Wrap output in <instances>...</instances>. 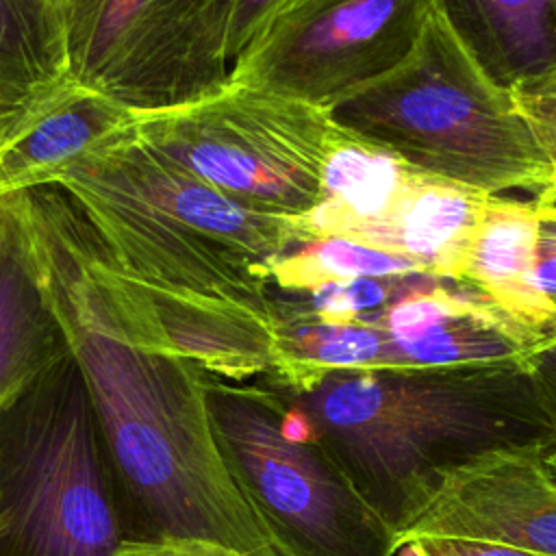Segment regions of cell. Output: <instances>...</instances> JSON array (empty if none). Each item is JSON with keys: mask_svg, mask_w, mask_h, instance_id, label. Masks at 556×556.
<instances>
[{"mask_svg": "<svg viewBox=\"0 0 556 556\" xmlns=\"http://www.w3.org/2000/svg\"><path fill=\"white\" fill-rule=\"evenodd\" d=\"M543 467H545L547 476H549V478L554 480V484H556V445H552V447L545 450V454H543Z\"/></svg>", "mask_w": 556, "mask_h": 556, "instance_id": "83f0119b", "label": "cell"}, {"mask_svg": "<svg viewBox=\"0 0 556 556\" xmlns=\"http://www.w3.org/2000/svg\"><path fill=\"white\" fill-rule=\"evenodd\" d=\"M415 172L391 148L341 126L321 167L319 202L295 219L308 237L356 239L389 211Z\"/></svg>", "mask_w": 556, "mask_h": 556, "instance_id": "e0dca14e", "label": "cell"}, {"mask_svg": "<svg viewBox=\"0 0 556 556\" xmlns=\"http://www.w3.org/2000/svg\"><path fill=\"white\" fill-rule=\"evenodd\" d=\"M137 115L72 76L0 146V200L48 187L54 178Z\"/></svg>", "mask_w": 556, "mask_h": 556, "instance_id": "4fadbf2b", "label": "cell"}, {"mask_svg": "<svg viewBox=\"0 0 556 556\" xmlns=\"http://www.w3.org/2000/svg\"><path fill=\"white\" fill-rule=\"evenodd\" d=\"M421 276V274H419ZM415 276H363L319 287L300 300L306 311L334 321H371Z\"/></svg>", "mask_w": 556, "mask_h": 556, "instance_id": "44dd1931", "label": "cell"}, {"mask_svg": "<svg viewBox=\"0 0 556 556\" xmlns=\"http://www.w3.org/2000/svg\"><path fill=\"white\" fill-rule=\"evenodd\" d=\"M539 213L532 200L489 195L460 258L456 280L489 295L497 306L543 332L556 308L534 289Z\"/></svg>", "mask_w": 556, "mask_h": 556, "instance_id": "9a60e30c", "label": "cell"}, {"mask_svg": "<svg viewBox=\"0 0 556 556\" xmlns=\"http://www.w3.org/2000/svg\"><path fill=\"white\" fill-rule=\"evenodd\" d=\"M17 195L89 408L159 532L211 539L243 556H280L217 441L208 376L172 345L61 189Z\"/></svg>", "mask_w": 556, "mask_h": 556, "instance_id": "6da1fadb", "label": "cell"}, {"mask_svg": "<svg viewBox=\"0 0 556 556\" xmlns=\"http://www.w3.org/2000/svg\"><path fill=\"white\" fill-rule=\"evenodd\" d=\"M339 128L328 109L235 83L135 119L152 150L245 208L278 217H302L317 206Z\"/></svg>", "mask_w": 556, "mask_h": 556, "instance_id": "8992f818", "label": "cell"}, {"mask_svg": "<svg viewBox=\"0 0 556 556\" xmlns=\"http://www.w3.org/2000/svg\"><path fill=\"white\" fill-rule=\"evenodd\" d=\"M404 547H408L410 556H539L504 545L454 539H415L408 541Z\"/></svg>", "mask_w": 556, "mask_h": 556, "instance_id": "484cf974", "label": "cell"}, {"mask_svg": "<svg viewBox=\"0 0 556 556\" xmlns=\"http://www.w3.org/2000/svg\"><path fill=\"white\" fill-rule=\"evenodd\" d=\"M539 239L534 261V289L556 308V180L534 195Z\"/></svg>", "mask_w": 556, "mask_h": 556, "instance_id": "603a6c76", "label": "cell"}, {"mask_svg": "<svg viewBox=\"0 0 556 556\" xmlns=\"http://www.w3.org/2000/svg\"><path fill=\"white\" fill-rule=\"evenodd\" d=\"M232 0H65L70 76L150 115L228 85Z\"/></svg>", "mask_w": 556, "mask_h": 556, "instance_id": "52a82bcc", "label": "cell"}, {"mask_svg": "<svg viewBox=\"0 0 556 556\" xmlns=\"http://www.w3.org/2000/svg\"><path fill=\"white\" fill-rule=\"evenodd\" d=\"M397 536L445 478L495 450L549 447L528 361L332 371L304 389L261 376Z\"/></svg>", "mask_w": 556, "mask_h": 556, "instance_id": "3957f363", "label": "cell"}, {"mask_svg": "<svg viewBox=\"0 0 556 556\" xmlns=\"http://www.w3.org/2000/svg\"><path fill=\"white\" fill-rule=\"evenodd\" d=\"M371 324L384 334L382 367L528 361L549 341L476 287L432 276H415Z\"/></svg>", "mask_w": 556, "mask_h": 556, "instance_id": "8fae6325", "label": "cell"}, {"mask_svg": "<svg viewBox=\"0 0 556 556\" xmlns=\"http://www.w3.org/2000/svg\"><path fill=\"white\" fill-rule=\"evenodd\" d=\"M48 2H52L59 11H61V9H63V4H65V0H48Z\"/></svg>", "mask_w": 556, "mask_h": 556, "instance_id": "4dcf8cb0", "label": "cell"}, {"mask_svg": "<svg viewBox=\"0 0 556 556\" xmlns=\"http://www.w3.org/2000/svg\"><path fill=\"white\" fill-rule=\"evenodd\" d=\"M545 450H495L460 465L402 532V547L454 539L556 556V484L543 467Z\"/></svg>", "mask_w": 556, "mask_h": 556, "instance_id": "30bf717a", "label": "cell"}, {"mask_svg": "<svg viewBox=\"0 0 556 556\" xmlns=\"http://www.w3.org/2000/svg\"><path fill=\"white\" fill-rule=\"evenodd\" d=\"M87 219L167 339L211 311L276 319L271 263L306 241L295 217L265 215L165 159L135 124L52 182Z\"/></svg>", "mask_w": 556, "mask_h": 556, "instance_id": "7a4b0ae2", "label": "cell"}, {"mask_svg": "<svg viewBox=\"0 0 556 556\" xmlns=\"http://www.w3.org/2000/svg\"><path fill=\"white\" fill-rule=\"evenodd\" d=\"M89 410L74 391L26 432L11 495L4 493L9 534L26 556H113L122 541Z\"/></svg>", "mask_w": 556, "mask_h": 556, "instance_id": "9c48e42d", "label": "cell"}, {"mask_svg": "<svg viewBox=\"0 0 556 556\" xmlns=\"http://www.w3.org/2000/svg\"><path fill=\"white\" fill-rule=\"evenodd\" d=\"M222 452L280 556H395V530L367 504L304 417L265 380L208 376Z\"/></svg>", "mask_w": 556, "mask_h": 556, "instance_id": "5b68a950", "label": "cell"}, {"mask_svg": "<svg viewBox=\"0 0 556 556\" xmlns=\"http://www.w3.org/2000/svg\"><path fill=\"white\" fill-rule=\"evenodd\" d=\"M530 371L534 376L543 410L552 426V441L556 445V339L539 345L528 358Z\"/></svg>", "mask_w": 556, "mask_h": 556, "instance_id": "4316f807", "label": "cell"}, {"mask_svg": "<svg viewBox=\"0 0 556 556\" xmlns=\"http://www.w3.org/2000/svg\"><path fill=\"white\" fill-rule=\"evenodd\" d=\"M549 339H556V317H554V321L549 326Z\"/></svg>", "mask_w": 556, "mask_h": 556, "instance_id": "f546056e", "label": "cell"}, {"mask_svg": "<svg viewBox=\"0 0 556 556\" xmlns=\"http://www.w3.org/2000/svg\"><path fill=\"white\" fill-rule=\"evenodd\" d=\"M432 0H287L232 61L228 83L332 109L397 67Z\"/></svg>", "mask_w": 556, "mask_h": 556, "instance_id": "ba28073f", "label": "cell"}, {"mask_svg": "<svg viewBox=\"0 0 556 556\" xmlns=\"http://www.w3.org/2000/svg\"><path fill=\"white\" fill-rule=\"evenodd\" d=\"M113 556H243V554L211 539L156 532L148 539H122Z\"/></svg>", "mask_w": 556, "mask_h": 556, "instance_id": "cb8c5ba5", "label": "cell"}, {"mask_svg": "<svg viewBox=\"0 0 556 556\" xmlns=\"http://www.w3.org/2000/svg\"><path fill=\"white\" fill-rule=\"evenodd\" d=\"M276 361L269 376L287 389H304L332 371L380 369L384 334L371 321H334L313 315L300 300L276 295Z\"/></svg>", "mask_w": 556, "mask_h": 556, "instance_id": "d6986e66", "label": "cell"}, {"mask_svg": "<svg viewBox=\"0 0 556 556\" xmlns=\"http://www.w3.org/2000/svg\"><path fill=\"white\" fill-rule=\"evenodd\" d=\"M287 0H232L228 22V59L232 61L254 41Z\"/></svg>", "mask_w": 556, "mask_h": 556, "instance_id": "d4e9b609", "label": "cell"}, {"mask_svg": "<svg viewBox=\"0 0 556 556\" xmlns=\"http://www.w3.org/2000/svg\"><path fill=\"white\" fill-rule=\"evenodd\" d=\"M67 356L20 195L0 200V415Z\"/></svg>", "mask_w": 556, "mask_h": 556, "instance_id": "7c38bea8", "label": "cell"}, {"mask_svg": "<svg viewBox=\"0 0 556 556\" xmlns=\"http://www.w3.org/2000/svg\"><path fill=\"white\" fill-rule=\"evenodd\" d=\"M486 198L478 189L417 169L389 211L352 241L408 258L426 276L456 280Z\"/></svg>", "mask_w": 556, "mask_h": 556, "instance_id": "5bb4252c", "label": "cell"}, {"mask_svg": "<svg viewBox=\"0 0 556 556\" xmlns=\"http://www.w3.org/2000/svg\"><path fill=\"white\" fill-rule=\"evenodd\" d=\"M330 115L410 167L486 195H536L556 180L510 89L482 72L434 0L408 56Z\"/></svg>", "mask_w": 556, "mask_h": 556, "instance_id": "277c9868", "label": "cell"}, {"mask_svg": "<svg viewBox=\"0 0 556 556\" xmlns=\"http://www.w3.org/2000/svg\"><path fill=\"white\" fill-rule=\"evenodd\" d=\"M510 93L556 172V65Z\"/></svg>", "mask_w": 556, "mask_h": 556, "instance_id": "7402d4cb", "label": "cell"}, {"mask_svg": "<svg viewBox=\"0 0 556 556\" xmlns=\"http://www.w3.org/2000/svg\"><path fill=\"white\" fill-rule=\"evenodd\" d=\"M67 78L61 11L48 0H0V146Z\"/></svg>", "mask_w": 556, "mask_h": 556, "instance_id": "ac0fdd59", "label": "cell"}, {"mask_svg": "<svg viewBox=\"0 0 556 556\" xmlns=\"http://www.w3.org/2000/svg\"><path fill=\"white\" fill-rule=\"evenodd\" d=\"M9 534V515H7V504H4V491L0 486V539Z\"/></svg>", "mask_w": 556, "mask_h": 556, "instance_id": "f1b7e54d", "label": "cell"}, {"mask_svg": "<svg viewBox=\"0 0 556 556\" xmlns=\"http://www.w3.org/2000/svg\"><path fill=\"white\" fill-rule=\"evenodd\" d=\"M426 276L413 261L345 237H308L269 267V287L311 293L319 287L363 276Z\"/></svg>", "mask_w": 556, "mask_h": 556, "instance_id": "ffe728a7", "label": "cell"}, {"mask_svg": "<svg viewBox=\"0 0 556 556\" xmlns=\"http://www.w3.org/2000/svg\"><path fill=\"white\" fill-rule=\"evenodd\" d=\"M465 50L515 89L556 65V0H434Z\"/></svg>", "mask_w": 556, "mask_h": 556, "instance_id": "2e32d148", "label": "cell"}]
</instances>
